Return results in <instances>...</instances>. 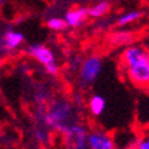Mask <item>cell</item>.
Instances as JSON below:
<instances>
[{
	"mask_svg": "<svg viewBox=\"0 0 149 149\" xmlns=\"http://www.w3.org/2000/svg\"><path fill=\"white\" fill-rule=\"evenodd\" d=\"M123 63L132 83L149 87V51L140 45L127 47L123 52Z\"/></svg>",
	"mask_w": 149,
	"mask_h": 149,
	"instance_id": "6da1fadb",
	"label": "cell"
},
{
	"mask_svg": "<svg viewBox=\"0 0 149 149\" xmlns=\"http://www.w3.org/2000/svg\"><path fill=\"white\" fill-rule=\"evenodd\" d=\"M72 113H73V108H72L71 102L67 100H56L44 113L43 123L45 127L61 132L64 134L72 125Z\"/></svg>",
	"mask_w": 149,
	"mask_h": 149,
	"instance_id": "7a4b0ae2",
	"label": "cell"
},
{
	"mask_svg": "<svg viewBox=\"0 0 149 149\" xmlns=\"http://www.w3.org/2000/svg\"><path fill=\"white\" fill-rule=\"evenodd\" d=\"M102 69V61L99 56H89L83 61L79 71V83L81 88L87 89L99 79Z\"/></svg>",
	"mask_w": 149,
	"mask_h": 149,
	"instance_id": "3957f363",
	"label": "cell"
},
{
	"mask_svg": "<svg viewBox=\"0 0 149 149\" xmlns=\"http://www.w3.org/2000/svg\"><path fill=\"white\" fill-rule=\"evenodd\" d=\"M67 149H85L88 148V133L87 129L80 124H72L64 133Z\"/></svg>",
	"mask_w": 149,
	"mask_h": 149,
	"instance_id": "277c9868",
	"label": "cell"
},
{
	"mask_svg": "<svg viewBox=\"0 0 149 149\" xmlns=\"http://www.w3.org/2000/svg\"><path fill=\"white\" fill-rule=\"evenodd\" d=\"M27 52L32 59H35L37 63H40L44 67L56 61L53 51L49 49L48 47H45L44 44H40V43L31 44V45L27 47Z\"/></svg>",
	"mask_w": 149,
	"mask_h": 149,
	"instance_id": "5b68a950",
	"label": "cell"
},
{
	"mask_svg": "<svg viewBox=\"0 0 149 149\" xmlns=\"http://www.w3.org/2000/svg\"><path fill=\"white\" fill-rule=\"evenodd\" d=\"M88 149H116L115 141L102 130H93L88 133Z\"/></svg>",
	"mask_w": 149,
	"mask_h": 149,
	"instance_id": "8992f818",
	"label": "cell"
},
{
	"mask_svg": "<svg viewBox=\"0 0 149 149\" xmlns=\"http://www.w3.org/2000/svg\"><path fill=\"white\" fill-rule=\"evenodd\" d=\"M24 41V35L22 32L15 31V29H7L1 36V49L4 52H12V51L17 49L19 47L23 44Z\"/></svg>",
	"mask_w": 149,
	"mask_h": 149,
	"instance_id": "52a82bcc",
	"label": "cell"
},
{
	"mask_svg": "<svg viewBox=\"0 0 149 149\" xmlns=\"http://www.w3.org/2000/svg\"><path fill=\"white\" fill-rule=\"evenodd\" d=\"M89 16L88 13V8L85 7H73V8L68 9L64 15V19L68 27H72V28H76V27H80L87 17Z\"/></svg>",
	"mask_w": 149,
	"mask_h": 149,
	"instance_id": "ba28073f",
	"label": "cell"
},
{
	"mask_svg": "<svg viewBox=\"0 0 149 149\" xmlns=\"http://www.w3.org/2000/svg\"><path fill=\"white\" fill-rule=\"evenodd\" d=\"M109 8H111V4H109L108 0H100V1L95 3L88 8V13H89V17L99 19L105 16L109 12Z\"/></svg>",
	"mask_w": 149,
	"mask_h": 149,
	"instance_id": "9c48e42d",
	"label": "cell"
},
{
	"mask_svg": "<svg viewBox=\"0 0 149 149\" xmlns=\"http://www.w3.org/2000/svg\"><path fill=\"white\" fill-rule=\"evenodd\" d=\"M105 99L100 95H93L89 100V111L93 116H100L105 111Z\"/></svg>",
	"mask_w": 149,
	"mask_h": 149,
	"instance_id": "30bf717a",
	"label": "cell"
},
{
	"mask_svg": "<svg viewBox=\"0 0 149 149\" xmlns=\"http://www.w3.org/2000/svg\"><path fill=\"white\" fill-rule=\"evenodd\" d=\"M140 17H141V12H140V11H137V9L128 11V12L123 13V15L117 19V25L118 27H125V25H129V24H132V23L137 22Z\"/></svg>",
	"mask_w": 149,
	"mask_h": 149,
	"instance_id": "8fae6325",
	"label": "cell"
},
{
	"mask_svg": "<svg viewBox=\"0 0 149 149\" xmlns=\"http://www.w3.org/2000/svg\"><path fill=\"white\" fill-rule=\"evenodd\" d=\"M45 25L55 32H63L68 28V24H67V22H65L64 17H56V16L48 19L47 23H45Z\"/></svg>",
	"mask_w": 149,
	"mask_h": 149,
	"instance_id": "7c38bea8",
	"label": "cell"
},
{
	"mask_svg": "<svg viewBox=\"0 0 149 149\" xmlns=\"http://www.w3.org/2000/svg\"><path fill=\"white\" fill-rule=\"evenodd\" d=\"M134 149H149V134L144 136L143 139H140L136 144Z\"/></svg>",
	"mask_w": 149,
	"mask_h": 149,
	"instance_id": "4fadbf2b",
	"label": "cell"
},
{
	"mask_svg": "<svg viewBox=\"0 0 149 149\" xmlns=\"http://www.w3.org/2000/svg\"><path fill=\"white\" fill-rule=\"evenodd\" d=\"M33 137L37 140V141L44 143V141H47V130H44V129H36V130H33Z\"/></svg>",
	"mask_w": 149,
	"mask_h": 149,
	"instance_id": "5bb4252c",
	"label": "cell"
},
{
	"mask_svg": "<svg viewBox=\"0 0 149 149\" xmlns=\"http://www.w3.org/2000/svg\"><path fill=\"white\" fill-rule=\"evenodd\" d=\"M44 68H45V71L49 74H56L59 72V64L55 61V63H52V64H48L47 67H44Z\"/></svg>",
	"mask_w": 149,
	"mask_h": 149,
	"instance_id": "9a60e30c",
	"label": "cell"
},
{
	"mask_svg": "<svg viewBox=\"0 0 149 149\" xmlns=\"http://www.w3.org/2000/svg\"><path fill=\"white\" fill-rule=\"evenodd\" d=\"M1 4H3V0H0V7H1Z\"/></svg>",
	"mask_w": 149,
	"mask_h": 149,
	"instance_id": "2e32d148",
	"label": "cell"
},
{
	"mask_svg": "<svg viewBox=\"0 0 149 149\" xmlns=\"http://www.w3.org/2000/svg\"><path fill=\"white\" fill-rule=\"evenodd\" d=\"M148 51H149V49H148Z\"/></svg>",
	"mask_w": 149,
	"mask_h": 149,
	"instance_id": "e0dca14e",
	"label": "cell"
}]
</instances>
